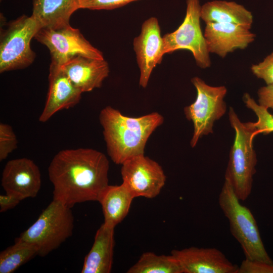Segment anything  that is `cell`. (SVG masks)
I'll return each mask as SVG.
<instances>
[{"label":"cell","mask_w":273,"mask_h":273,"mask_svg":"<svg viewBox=\"0 0 273 273\" xmlns=\"http://www.w3.org/2000/svg\"><path fill=\"white\" fill-rule=\"evenodd\" d=\"M109 162L106 156L90 148L62 150L49 168L53 199L71 208L75 204L98 201L108 185Z\"/></svg>","instance_id":"6da1fadb"},{"label":"cell","mask_w":273,"mask_h":273,"mask_svg":"<svg viewBox=\"0 0 273 273\" xmlns=\"http://www.w3.org/2000/svg\"><path fill=\"white\" fill-rule=\"evenodd\" d=\"M99 121L108 155L114 163L121 165L133 157L144 154L149 138L163 124L164 117L156 112L129 117L108 106L101 111Z\"/></svg>","instance_id":"7a4b0ae2"},{"label":"cell","mask_w":273,"mask_h":273,"mask_svg":"<svg viewBox=\"0 0 273 273\" xmlns=\"http://www.w3.org/2000/svg\"><path fill=\"white\" fill-rule=\"evenodd\" d=\"M229 117L235 136L230 152L225 180L230 184L238 198L244 201L251 194L256 172L257 158L253 140L258 132L254 122H241L232 107Z\"/></svg>","instance_id":"3957f363"},{"label":"cell","mask_w":273,"mask_h":273,"mask_svg":"<svg viewBox=\"0 0 273 273\" xmlns=\"http://www.w3.org/2000/svg\"><path fill=\"white\" fill-rule=\"evenodd\" d=\"M240 201L230 184L225 180L219 195L218 204L229 220L232 235L240 244L246 259L273 265L251 211Z\"/></svg>","instance_id":"277c9868"},{"label":"cell","mask_w":273,"mask_h":273,"mask_svg":"<svg viewBox=\"0 0 273 273\" xmlns=\"http://www.w3.org/2000/svg\"><path fill=\"white\" fill-rule=\"evenodd\" d=\"M73 228L71 208L53 199L37 220L17 239L34 245L38 255L44 257L71 237Z\"/></svg>","instance_id":"5b68a950"},{"label":"cell","mask_w":273,"mask_h":273,"mask_svg":"<svg viewBox=\"0 0 273 273\" xmlns=\"http://www.w3.org/2000/svg\"><path fill=\"white\" fill-rule=\"evenodd\" d=\"M40 28L31 16L22 15L1 29L0 72L23 69L30 65L35 57L30 47L31 39Z\"/></svg>","instance_id":"8992f818"},{"label":"cell","mask_w":273,"mask_h":273,"mask_svg":"<svg viewBox=\"0 0 273 273\" xmlns=\"http://www.w3.org/2000/svg\"><path fill=\"white\" fill-rule=\"evenodd\" d=\"M191 82L197 91L195 101L184 108L186 118L192 122L193 134L190 145L194 148L203 135L213 132L214 122L225 113L224 101L227 89L224 86H212L195 76Z\"/></svg>","instance_id":"52a82bcc"},{"label":"cell","mask_w":273,"mask_h":273,"mask_svg":"<svg viewBox=\"0 0 273 273\" xmlns=\"http://www.w3.org/2000/svg\"><path fill=\"white\" fill-rule=\"evenodd\" d=\"M184 21L175 31L164 35L165 54L185 49L193 54L197 65L205 69L211 66L210 53L200 26L201 6L199 0H186Z\"/></svg>","instance_id":"ba28073f"},{"label":"cell","mask_w":273,"mask_h":273,"mask_svg":"<svg viewBox=\"0 0 273 273\" xmlns=\"http://www.w3.org/2000/svg\"><path fill=\"white\" fill-rule=\"evenodd\" d=\"M34 38L49 49L51 63L59 67L78 56L104 59L103 53L92 45L79 29L70 25L56 28H40Z\"/></svg>","instance_id":"9c48e42d"},{"label":"cell","mask_w":273,"mask_h":273,"mask_svg":"<svg viewBox=\"0 0 273 273\" xmlns=\"http://www.w3.org/2000/svg\"><path fill=\"white\" fill-rule=\"evenodd\" d=\"M121 174L122 184L134 198L156 197L166 179L162 167L144 154L133 157L122 163Z\"/></svg>","instance_id":"30bf717a"},{"label":"cell","mask_w":273,"mask_h":273,"mask_svg":"<svg viewBox=\"0 0 273 273\" xmlns=\"http://www.w3.org/2000/svg\"><path fill=\"white\" fill-rule=\"evenodd\" d=\"M133 46L140 69L139 85L146 88L153 69L161 63L165 54L157 18L152 17L143 22L140 34L133 39Z\"/></svg>","instance_id":"8fae6325"},{"label":"cell","mask_w":273,"mask_h":273,"mask_svg":"<svg viewBox=\"0 0 273 273\" xmlns=\"http://www.w3.org/2000/svg\"><path fill=\"white\" fill-rule=\"evenodd\" d=\"M1 185L6 193L21 201L35 197L41 185L40 170L33 160L27 158L9 160L3 169Z\"/></svg>","instance_id":"7c38bea8"},{"label":"cell","mask_w":273,"mask_h":273,"mask_svg":"<svg viewBox=\"0 0 273 273\" xmlns=\"http://www.w3.org/2000/svg\"><path fill=\"white\" fill-rule=\"evenodd\" d=\"M184 273H238L239 266L232 263L215 248L191 247L172 250Z\"/></svg>","instance_id":"4fadbf2b"},{"label":"cell","mask_w":273,"mask_h":273,"mask_svg":"<svg viewBox=\"0 0 273 273\" xmlns=\"http://www.w3.org/2000/svg\"><path fill=\"white\" fill-rule=\"evenodd\" d=\"M251 28L239 24L206 23L204 36L209 53L221 58L238 49H244L255 40Z\"/></svg>","instance_id":"5bb4252c"},{"label":"cell","mask_w":273,"mask_h":273,"mask_svg":"<svg viewBox=\"0 0 273 273\" xmlns=\"http://www.w3.org/2000/svg\"><path fill=\"white\" fill-rule=\"evenodd\" d=\"M49 86L39 121H48L57 112L72 108L80 101L82 92L71 81L61 68L51 63Z\"/></svg>","instance_id":"9a60e30c"},{"label":"cell","mask_w":273,"mask_h":273,"mask_svg":"<svg viewBox=\"0 0 273 273\" xmlns=\"http://www.w3.org/2000/svg\"><path fill=\"white\" fill-rule=\"evenodd\" d=\"M60 67L82 93L100 87L109 73V65L104 59L83 56L75 57Z\"/></svg>","instance_id":"2e32d148"},{"label":"cell","mask_w":273,"mask_h":273,"mask_svg":"<svg viewBox=\"0 0 273 273\" xmlns=\"http://www.w3.org/2000/svg\"><path fill=\"white\" fill-rule=\"evenodd\" d=\"M114 228L103 223L96 232L93 245L85 257L82 273H109L113 259Z\"/></svg>","instance_id":"e0dca14e"},{"label":"cell","mask_w":273,"mask_h":273,"mask_svg":"<svg viewBox=\"0 0 273 273\" xmlns=\"http://www.w3.org/2000/svg\"><path fill=\"white\" fill-rule=\"evenodd\" d=\"M79 9V0H33L31 16L40 28H56L70 25L71 15Z\"/></svg>","instance_id":"ac0fdd59"},{"label":"cell","mask_w":273,"mask_h":273,"mask_svg":"<svg viewBox=\"0 0 273 273\" xmlns=\"http://www.w3.org/2000/svg\"><path fill=\"white\" fill-rule=\"evenodd\" d=\"M201 19L205 23H224L251 27L253 16L243 6L235 2L214 0L201 7Z\"/></svg>","instance_id":"d6986e66"},{"label":"cell","mask_w":273,"mask_h":273,"mask_svg":"<svg viewBox=\"0 0 273 273\" xmlns=\"http://www.w3.org/2000/svg\"><path fill=\"white\" fill-rule=\"evenodd\" d=\"M134 198L122 183L120 185H108L98 200L102 208L104 223L115 228L128 213Z\"/></svg>","instance_id":"ffe728a7"},{"label":"cell","mask_w":273,"mask_h":273,"mask_svg":"<svg viewBox=\"0 0 273 273\" xmlns=\"http://www.w3.org/2000/svg\"><path fill=\"white\" fill-rule=\"evenodd\" d=\"M127 273H184L178 260L171 254L157 255L152 252L144 253Z\"/></svg>","instance_id":"44dd1931"},{"label":"cell","mask_w":273,"mask_h":273,"mask_svg":"<svg viewBox=\"0 0 273 273\" xmlns=\"http://www.w3.org/2000/svg\"><path fill=\"white\" fill-rule=\"evenodd\" d=\"M38 255L36 247L16 239L15 244L0 253V273H12Z\"/></svg>","instance_id":"7402d4cb"},{"label":"cell","mask_w":273,"mask_h":273,"mask_svg":"<svg viewBox=\"0 0 273 273\" xmlns=\"http://www.w3.org/2000/svg\"><path fill=\"white\" fill-rule=\"evenodd\" d=\"M243 100L246 107L252 110L257 117V121L254 123L258 133L273 132V115L268 109L257 103L248 93L244 95Z\"/></svg>","instance_id":"603a6c76"},{"label":"cell","mask_w":273,"mask_h":273,"mask_svg":"<svg viewBox=\"0 0 273 273\" xmlns=\"http://www.w3.org/2000/svg\"><path fill=\"white\" fill-rule=\"evenodd\" d=\"M18 140L12 126L8 124L0 123V161L6 159L15 150Z\"/></svg>","instance_id":"cb8c5ba5"},{"label":"cell","mask_w":273,"mask_h":273,"mask_svg":"<svg viewBox=\"0 0 273 273\" xmlns=\"http://www.w3.org/2000/svg\"><path fill=\"white\" fill-rule=\"evenodd\" d=\"M139 0H79V9L113 10Z\"/></svg>","instance_id":"d4e9b609"},{"label":"cell","mask_w":273,"mask_h":273,"mask_svg":"<svg viewBox=\"0 0 273 273\" xmlns=\"http://www.w3.org/2000/svg\"><path fill=\"white\" fill-rule=\"evenodd\" d=\"M253 74L263 79L267 85H273V52L264 60L251 67Z\"/></svg>","instance_id":"484cf974"},{"label":"cell","mask_w":273,"mask_h":273,"mask_svg":"<svg viewBox=\"0 0 273 273\" xmlns=\"http://www.w3.org/2000/svg\"><path fill=\"white\" fill-rule=\"evenodd\" d=\"M238 273H273V265L245 258L239 266Z\"/></svg>","instance_id":"4316f807"},{"label":"cell","mask_w":273,"mask_h":273,"mask_svg":"<svg viewBox=\"0 0 273 273\" xmlns=\"http://www.w3.org/2000/svg\"><path fill=\"white\" fill-rule=\"evenodd\" d=\"M258 104L268 109L273 110V85H267L258 90Z\"/></svg>","instance_id":"83f0119b"},{"label":"cell","mask_w":273,"mask_h":273,"mask_svg":"<svg viewBox=\"0 0 273 273\" xmlns=\"http://www.w3.org/2000/svg\"><path fill=\"white\" fill-rule=\"evenodd\" d=\"M21 200L16 196L6 193L0 195V212H4L16 207Z\"/></svg>","instance_id":"f1b7e54d"}]
</instances>
